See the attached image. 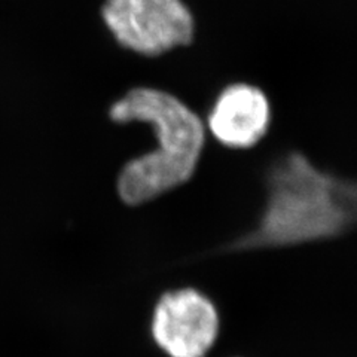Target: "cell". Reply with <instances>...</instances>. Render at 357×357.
<instances>
[{
  "label": "cell",
  "mask_w": 357,
  "mask_h": 357,
  "mask_svg": "<svg viewBox=\"0 0 357 357\" xmlns=\"http://www.w3.org/2000/svg\"><path fill=\"white\" fill-rule=\"evenodd\" d=\"M265 206L255 228L220 248L222 253L282 249L338 238L353 229L356 183L323 172L292 151L270 165Z\"/></svg>",
  "instance_id": "1"
},
{
  "label": "cell",
  "mask_w": 357,
  "mask_h": 357,
  "mask_svg": "<svg viewBox=\"0 0 357 357\" xmlns=\"http://www.w3.org/2000/svg\"><path fill=\"white\" fill-rule=\"evenodd\" d=\"M219 331L213 301L194 287L170 290L156 301L151 335L167 357H207Z\"/></svg>",
  "instance_id": "4"
},
{
  "label": "cell",
  "mask_w": 357,
  "mask_h": 357,
  "mask_svg": "<svg viewBox=\"0 0 357 357\" xmlns=\"http://www.w3.org/2000/svg\"><path fill=\"white\" fill-rule=\"evenodd\" d=\"M109 118L115 124H149L158 143L122 167L116 182L122 203L146 204L191 181L204 149L206 128L181 98L158 88L136 86L110 105Z\"/></svg>",
  "instance_id": "2"
},
{
  "label": "cell",
  "mask_w": 357,
  "mask_h": 357,
  "mask_svg": "<svg viewBox=\"0 0 357 357\" xmlns=\"http://www.w3.org/2000/svg\"><path fill=\"white\" fill-rule=\"evenodd\" d=\"M270 121V102L261 88L231 84L216 97L208 112L207 126L223 146L249 149L264 139Z\"/></svg>",
  "instance_id": "5"
},
{
  "label": "cell",
  "mask_w": 357,
  "mask_h": 357,
  "mask_svg": "<svg viewBox=\"0 0 357 357\" xmlns=\"http://www.w3.org/2000/svg\"><path fill=\"white\" fill-rule=\"evenodd\" d=\"M106 27L122 48L158 57L192 42L195 22L182 0H106Z\"/></svg>",
  "instance_id": "3"
}]
</instances>
